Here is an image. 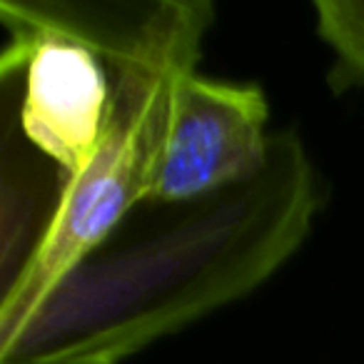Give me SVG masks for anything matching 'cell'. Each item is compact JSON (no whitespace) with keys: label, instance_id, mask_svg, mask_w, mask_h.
Wrapping results in <instances>:
<instances>
[{"label":"cell","instance_id":"obj_1","mask_svg":"<svg viewBox=\"0 0 364 364\" xmlns=\"http://www.w3.org/2000/svg\"><path fill=\"white\" fill-rule=\"evenodd\" d=\"M319 205L302 137L274 132L252 180L137 205L0 334V364H122L262 287L304 245Z\"/></svg>","mask_w":364,"mask_h":364},{"label":"cell","instance_id":"obj_2","mask_svg":"<svg viewBox=\"0 0 364 364\" xmlns=\"http://www.w3.org/2000/svg\"><path fill=\"white\" fill-rule=\"evenodd\" d=\"M60 8L105 58L112 110L92 160L63 180L43 232L3 282L0 334L18 327L77 259L150 198L177 85L198 73L215 18L208 0Z\"/></svg>","mask_w":364,"mask_h":364},{"label":"cell","instance_id":"obj_3","mask_svg":"<svg viewBox=\"0 0 364 364\" xmlns=\"http://www.w3.org/2000/svg\"><path fill=\"white\" fill-rule=\"evenodd\" d=\"M8 46L0 73H23L21 130L63 180L92 160L112 110L105 58L73 26L60 3H0Z\"/></svg>","mask_w":364,"mask_h":364},{"label":"cell","instance_id":"obj_4","mask_svg":"<svg viewBox=\"0 0 364 364\" xmlns=\"http://www.w3.org/2000/svg\"><path fill=\"white\" fill-rule=\"evenodd\" d=\"M267 120V97L257 85L198 73L182 77L147 200L188 203L252 180L272 147Z\"/></svg>","mask_w":364,"mask_h":364},{"label":"cell","instance_id":"obj_5","mask_svg":"<svg viewBox=\"0 0 364 364\" xmlns=\"http://www.w3.org/2000/svg\"><path fill=\"white\" fill-rule=\"evenodd\" d=\"M317 33L334 55V90L364 87V0L314 3Z\"/></svg>","mask_w":364,"mask_h":364}]
</instances>
